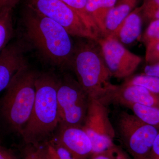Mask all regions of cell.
<instances>
[{
    "mask_svg": "<svg viewBox=\"0 0 159 159\" xmlns=\"http://www.w3.org/2000/svg\"><path fill=\"white\" fill-rule=\"evenodd\" d=\"M123 106L132 111L134 115L147 124L159 130V108L135 103H128Z\"/></svg>",
    "mask_w": 159,
    "mask_h": 159,
    "instance_id": "e0dca14e",
    "label": "cell"
},
{
    "mask_svg": "<svg viewBox=\"0 0 159 159\" xmlns=\"http://www.w3.org/2000/svg\"><path fill=\"white\" fill-rule=\"evenodd\" d=\"M107 106L100 100H89L82 128L92 142V155L104 152L116 146L114 143L116 130L109 117Z\"/></svg>",
    "mask_w": 159,
    "mask_h": 159,
    "instance_id": "52a82bcc",
    "label": "cell"
},
{
    "mask_svg": "<svg viewBox=\"0 0 159 159\" xmlns=\"http://www.w3.org/2000/svg\"><path fill=\"white\" fill-rule=\"evenodd\" d=\"M124 83L144 87L159 96V77L143 74L129 78Z\"/></svg>",
    "mask_w": 159,
    "mask_h": 159,
    "instance_id": "ffe728a7",
    "label": "cell"
},
{
    "mask_svg": "<svg viewBox=\"0 0 159 159\" xmlns=\"http://www.w3.org/2000/svg\"><path fill=\"white\" fill-rule=\"evenodd\" d=\"M148 159H159V132L154 142Z\"/></svg>",
    "mask_w": 159,
    "mask_h": 159,
    "instance_id": "d4e9b609",
    "label": "cell"
},
{
    "mask_svg": "<svg viewBox=\"0 0 159 159\" xmlns=\"http://www.w3.org/2000/svg\"><path fill=\"white\" fill-rule=\"evenodd\" d=\"M104 102L107 105L110 102L122 106L135 103L159 108V96L144 87L123 83L115 85Z\"/></svg>",
    "mask_w": 159,
    "mask_h": 159,
    "instance_id": "8fae6325",
    "label": "cell"
},
{
    "mask_svg": "<svg viewBox=\"0 0 159 159\" xmlns=\"http://www.w3.org/2000/svg\"><path fill=\"white\" fill-rule=\"evenodd\" d=\"M57 101L59 125L82 127L89 99L78 81L70 74H64L58 78Z\"/></svg>",
    "mask_w": 159,
    "mask_h": 159,
    "instance_id": "8992f818",
    "label": "cell"
},
{
    "mask_svg": "<svg viewBox=\"0 0 159 159\" xmlns=\"http://www.w3.org/2000/svg\"><path fill=\"white\" fill-rule=\"evenodd\" d=\"M143 20L150 23L153 21L159 20V6L154 9L142 11Z\"/></svg>",
    "mask_w": 159,
    "mask_h": 159,
    "instance_id": "cb8c5ba5",
    "label": "cell"
},
{
    "mask_svg": "<svg viewBox=\"0 0 159 159\" xmlns=\"http://www.w3.org/2000/svg\"><path fill=\"white\" fill-rule=\"evenodd\" d=\"M115 125L116 133L133 159H148L159 129L123 111L118 113Z\"/></svg>",
    "mask_w": 159,
    "mask_h": 159,
    "instance_id": "5b68a950",
    "label": "cell"
},
{
    "mask_svg": "<svg viewBox=\"0 0 159 159\" xmlns=\"http://www.w3.org/2000/svg\"><path fill=\"white\" fill-rule=\"evenodd\" d=\"M97 41L112 77L128 78L142 61V57L128 51L115 38L110 35L101 37Z\"/></svg>",
    "mask_w": 159,
    "mask_h": 159,
    "instance_id": "9c48e42d",
    "label": "cell"
},
{
    "mask_svg": "<svg viewBox=\"0 0 159 159\" xmlns=\"http://www.w3.org/2000/svg\"><path fill=\"white\" fill-rule=\"evenodd\" d=\"M55 139L70 152L76 159H87L92 156L90 139L80 126L59 125Z\"/></svg>",
    "mask_w": 159,
    "mask_h": 159,
    "instance_id": "7c38bea8",
    "label": "cell"
},
{
    "mask_svg": "<svg viewBox=\"0 0 159 159\" xmlns=\"http://www.w3.org/2000/svg\"><path fill=\"white\" fill-rule=\"evenodd\" d=\"M26 49L24 40L19 39L11 42L0 53V93L6 89L21 69L28 65Z\"/></svg>",
    "mask_w": 159,
    "mask_h": 159,
    "instance_id": "30bf717a",
    "label": "cell"
},
{
    "mask_svg": "<svg viewBox=\"0 0 159 159\" xmlns=\"http://www.w3.org/2000/svg\"><path fill=\"white\" fill-rule=\"evenodd\" d=\"M115 159H130L122 149L116 146L115 150Z\"/></svg>",
    "mask_w": 159,
    "mask_h": 159,
    "instance_id": "f546056e",
    "label": "cell"
},
{
    "mask_svg": "<svg viewBox=\"0 0 159 159\" xmlns=\"http://www.w3.org/2000/svg\"><path fill=\"white\" fill-rule=\"evenodd\" d=\"M27 5L62 26L71 36L99 39L81 18L60 0H27Z\"/></svg>",
    "mask_w": 159,
    "mask_h": 159,
    "instance_id": "ba28073f",
    "label": "cell"
},
{
    "mask_svg": "<svg viewBox=\"0 0 159 159\" xmlns=\"http://www.w3.org/2000/svg\"><path fill=\"white\" fill-rule=\"evenodd\" d=\"M20 0H0V12L6 9H13Z\"/></svg>",
    "mask_w": 159,
    "mask_h": 159,
    "instance_id": "4316f807",
    "label": "cell"
},
{
    "mask_svg": "<svg viewBox=\"0 0 159 159\" xmlns=\"http://www.w3.org/2000/svg\"><path fill=\"white\" fill-rule=\"evenodd\" d=\"M12 9H6L0 12V53L14 36Z\"/></svg>",
    "mask_w": 159,
    "mask_h": 159,
    "instance_id": "2e32d148",
    "label": "cell"
},
{
    "mask_svg": "<svg viewBox=\"0 0 159 159\" xmlns=\"http://www.w3.org/2000/svg\"><path fill=\"white\" fill-rule=\"evenodd\" d=\"M38 74L28 65L16 74L0 101V115L9 128L21 134L31 117Z\"/></svg>",
    "mask_w": 159,
    "mask_h": 159,
    "instance_id": "277c9868",
    "label": "cell"
},
{
    "mask_svg": "<svg viewBox=\"0 0 159 159\" xmlns=\"http://www.w3.org/2000/svg\"><path fill=\"white\" fill-rule=\"evenodd\" d=\"M143 21L142 7H137L110 36L116 38L122 45L130 44L141 36Z\"/></svg>",
    "mask_w": 159,
    "mask_h": 159,
    "instance_id": "4fadbf2b",
    "label": "cell"
},
{
    "mask_svg": "<svg viewBox=\"0 0 159 159\" xmlns=\"http://www.w3.org/2000/svg\"><path fill=\"white\" fill-rule=\"evenodd\" d=\"M70 69L89 100L103 101L115 85L111 83V74L95 40L82 39L74 44Z\"/></svg>",
    "mask_w": 159,
    "mask_h": 159,
    "instance_id": "3957f363",
    "label": "cell"
},
{
    "mask_svg": "<svg viewBox=\"0 0 159 159\" xmlns=\"http://www.w3.org/2000/svg\"><path fill=\"white\" fill-rule=\"evenodd\" d=\"M22 23L28 41L45 60L61 68H70L74 44L64 28L26 5Z\"/></svg>",
    "mask_w": 159,
    "mask_h": 159,
    "instance_id": "6da1fadb",
    "label": "cell"
},
{
    "mask_svg": "<svg viewBox=\"0 0 159 159\" xmlns=\"http://www.w3.org/2000/svg\"><path fill=\"white\" fill-rule=\"evenodd\" d=\"M139 0H117L106 18L105 36L112 35L132 11L137 8Z\"/></svg>",
    "mask_w": 159,
    "mask_h": 159,
    "instance_id": "5bb4252c",
    "label": "cell"
},
{
    "mask_svg": "<svg viewBox=\"0 0 159 159\" xmlns=\"http://www.w3.org/2000/svg\"><path fill=\"white\" fill-rule=\"evenodd\" d=\"M22 159H46L40 146L26 145L22 151Z\"/></svg>",
    "mask_w": 159,
    "mask_h": 159,
    "instance_id": "7402d4cb",
    "label": "cell"
},
{
    "mask_svg": "<svg viewBox=\"0 0 159 159\" xmlns=\"http://www.w3.org/2000/svg\"><path fill=\"white\" fill-rule=\"evenodd\" d=\"M40 146L46 159H76L55 139H50Z\"/></svg>",
    "mask_w": 159,
    "mask_h": 159,
    "instance_id": "d6986e66",
    "label": "cell"
},
{
    "mask_svg": "<svg viewBox=\"0 0 159 159\" xmlns=\"http://www.w3.org/2000/svg\"><path fill=\"white\" fill-rule=\"evenodd\" d=\"M73 9L83 20L87 25L98 39L101 37L99 29L87 10V0H60Z\"/></svg>",
    "mask_w": 159,
    "mask_h": 159,
    "instance_id": "ac0fdd59",
    "label": "cell"
},
{
    "mask_svg": "<svg viewBox=\"0 0 159 159\" xmlns=\"http://www.w3.org/2000/svg\"><path fill=\"white\" fill-rule=\"evenodd\" d=\"M58 78L50 72L38 74L31 117L21 135L26 145L39 146L50 140L60 124L57 101Z\"/></svg>",
    "mask_w": 159,
    "mask_h": 159,
    "instance_id": "7a4b0ae2",
    "label": "cell"
},
{
    "mask_svg": "<svg viewBox=\"0 0 159 159\" xmlns=\"http://www.w3.org/2000/svg\"><path fill=\"white\" fill-rule=\"evenodd\" d=\"M0 159H17L9 150L0 146Z\"/></svg>",
    "mask_w": 159,
    "mask_h": 159,
    "instance_id": "f1b7e54d",
    "label": "cell"
},
{
    "mask_svg": "<svg viewBox=\"0 0 159 159\" xmlns=\"http://www.w3.org/2000/svg\"><path fill=\"white\" fill-rule=\"evenodd\" d=\"M145 59L148 65L159 64V43L145 51Z\"/></svg>",
    "mask_w": 159,
    "mask_h": 159,
    "instance_id": "603a6c76",
    "label": "cell"
},
{
    "mask_svg": "<svg viewBox=\"0 0 159 159\" xmlns=\"http://www.w3.org/2000/svg\"><path fill=\"white\" fill-rule=\"evenodd\" d=\"M117 0H87V10L99 29L102 37L105 35L106 18Z\"/></svg>",
    "mask_w": 159,
    "mask_h": 159,
    "instance_id": "9a60e30c",
    "label": "cell"
},
{
    "mask_svg": "<svg viewBox=\"0 0 159 159\" xmlns=\"http://www.w3.org/2000/svg\"><path fill=\"white\" fill-rule=\"evenodd\" d=\"M145 47V51L159 43V20L149 23L142 38Z\"/></svg>",
    "mask_w": 159,
    "mask_h": 159,
    "instance_id": "44dd1931",
    "label": "cell"
},
{
    "mask_svg": "<svg viewBox=\"0 0 159 159\" xmlns=\"http://www.w3.org/2000/svg\"><path fill=\"white\" fill-rule=\"evenodd\" d=\"M144 74L146 75L159 77V64L145 66Z\"/></svg>",
    "mask_w": 159,
    "mask_h": 159,
    "instance_id": "484cf974",
    "label": "cell"
},
{
    "mask_svg": "<svg viewBox=\"0 0 159 159\" xmlns=\"http://www.w3.org/2000/svg\"><path fill=\"white\" fill-rule=\"evenodd\" d=\"M142 11H147L159 6V0H143L141 6Z\"/></svg>",
    "mask_w": 159,
    "mask_h": 159,
    "instance_id": "83f0119b",
    "label": "cell"
},
{
    "mask_svg": "<svg viewBox=\"0 0 159 159\" xmlns=\"http://www.w3.org/2000/svg\"></svg>",
    "mask_w": 159,
    "mask_h": 159,
    "instance_id": "4dcf8cb0",
    "label": "cell"
}]
</instances>
